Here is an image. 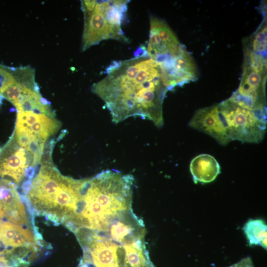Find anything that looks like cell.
Listing matches in <instances>:
<instances>
[{"label": "cell", "instance_id": "6da1fadb", "mask_svg": "<svg viewBox=\"0 0 267 267\" xmlns=\"http://www.w3.org/2000/svg\"><path fill=\"white\" fill-rule=\"evenodd\" d=\"M105 71L91 90L104 101L114 123L139 117L158 127L163 126V103L168 89L159 63L146 49L135 57L113 62Z\"/></svg>", "mask_w": 267, "mask_h": 267}, {"label": "cell", "instance_id": "7a4b0ae2", "mask_svg": "<svg viewBox=\"0 0 267 267\" xmlns=\"http://www.w3.org/2000/svg\"><path fill=\"white\" fill-rule=\"evenodd\" d=\"M133 184L132 176L112 170L79 180V197L71 221L73 228L101 231L114 219L132 210Z\"/></svg>", "mask_w": 267, "mask_h": 267}, {"label": "cell", "instance_id": "3957f363", "mask_svg": "<svg viewBox=\"0 0 267 267\" xmlns=\"http://www.w3.org/2000/svg\"><path fill=\"white\" fill-rule=\"evenodd\" d=\"M127 0H83L84 28L82 50L109 39L126 41L122 23Z\"/></svg>", "mask_w": 267, "mask_h": 267}, {"label": "cell", "instance_id": "277c9868", "mask_svg": "<svg viewBox=\"0 0 267 267\" xmlns=\"http://www.w3.org/2000/svg\"><path fill=\"white\" fill-rule=\"evenodd\" d=\"M218 106L231 141L258 143L263 140L267 129L266 112L244 107L229 98Z\"/></svg>", "mask_w": 267, "mask_h": 267}, {"label": "cell", "instance_id": "5b68a950", "mask_svg": "<svg viewBox=\"0 0 267 267\" xmlns=\"http://www.w3.org/2000/svg\"><path fill=\"white\" fill-rule=\"evenodd\" d=\"M74 233L84 250V263L94 267H124L122 243L88 228L78 229Z\"/></svg>", "mask_w": 267, "mask_h": 267}, {"label": "cell", "instance_id": "8992f818", "mask_svg": "<svg viewBox=\"0 0 267 267\" xmlns=\"http://www.w3.org/2000/svg\"><path fill=\"white\" fill-rule=\"evenodd\" d=\"M155 61L160 65L162 81L168 89L198 77L192 57L180 44Z\"/></svg>", "mask_w": 267, "mask_h": 267}, {"label": "cell", "instance_id": "52a82bcc", "mask_svg": "<svg viewBox=\"0 0 267 267\" xmlns=\"http://www.w3.org/2000/svg\"><path fill=\"white\" fill-rule=\"evenodd\" d=\"M31 152L18 146L12 136L10 140L0 148V177L10 178L17 184L25 176V170L32 164Z\"/></svg>", "mask_w": 267, "mask_h": 267}, {"label": "cell", "instance_id": "ba28073f", "mask_svg": "<svg viewBox=\"0 0 267 267\" xmlns=\"http://www.w3.org/2000/svg\"><path fill=\"white\" fill-rule=\"evenodd\" d=\"M189 126L210 135L221 145H227L231 141L218 104L197 110L190 120Z\"/></svg>", "mask_w": 267, "mask_h": 267}, {"label": "cell", "instance_id": "9c48e42d", "mask_svg": "<svg viewBox=\"0 0 267 267\" xmlns=\"http://www.w3.org/2000/svg\"><path fill=\"white\" fill-rule=\"evenodd\" d=\"M179 44L177 37L165 21L150 17L149 39L146 50L151 58L156 60Z\"/></svg>", "mask_w": 267, "mask_h": 267}, {"label": "cell", "instance_id": "30bf717a", "mask_svg": "<svg viewBox=\"0 0 267 267\" xmlns=\"http://www.w3.org/2000/svg\"><path fill=\"white\" fill-rule=\"evenodd\" d=\"M17 188L11 180L0 179V204L2 207L3 216L12 223L28 225L25 209Z\"/></svg>", "mask_w": 267, "mask_h": 267}, {"label": "cell", "instance_id": "8fae6325", "mask_svg": "<svg viewBox=\"0 0 267 267\" xmlns=\"http://www.w3.org/2000/svg\"><path fill=\"white\" fill-rule=\"evenodd\" d=\"M0 242L11 248L40 249L33 233L21 225L0 220Z\"/></svg>", "mask_w": 267, "mask_h": 267}, {"label": "cell", "instance_id": "7c38bea8", "mask_svg": "<svg viewBox=\"0 0 267 267\" xmlns=\"http://www.w3.org/2000/svg\"><path fill=\"white\" fill-rule=\"evenodd\" d=\"M189 168L195 183L212 182L221 173V167L217 160L208 154H200L194 157L190 162Z\"/></svg>", "mask_w": 267, "mask_h": 267}, {"label": "cell", "instance_id": "4fadbf2b", "mask_svg": "<svg viewBox=\"0 0 267 267\" xmlns=\"http://www.w3.org/2000/svg\"><path fill=\"white\" fill-rule=\"evenodd\" d=\"M122 244L125 252L124 267H155L150 260L144 238Z\"/></svg>", "mask_w": 267, "mask_h": 267}, {"label": "cell", "instance_id": "5bb4252c", "mask_svg": "<svg viewBox=\"0 0 267 267\" xmlns=\"http://www.w3.org/2000/svg\"><path fill=\"white\" fill-rule=\"evenodd\" d=\"M243 229L250 245H258L267 249V225L264 221L250 219Z\"/></svg>", "mask_w": 267, "mask_h": 267}, {"label": "cell", "instance_id": "9a60e30c", "mask_svg": "<svg viewBox=\"0 0 267 267\" xmlns=\"http://www.w3.org/2000/svg\"><path fill=\"white\" fill-rule=\"evenodd\" d=\"M60 126L61 123L54 118L44 115L39 121L26 128L35 136L45 141L48 137L58 131Z\"/></svg>", "mask_w": 267, "mask_h": 267}, {"label": "cell", "instance_id": "2e32d148", "mask_svg": "<svg viewBox=\"0 0 267 267\" xmlns=\"http://www.w3.org/2000/svg\"><path fill=\"white\" fill-rule=\"evenodd\" d=\"M30 263L18 248L5 247L0 242V267H29Z\"/></svg>", "mask_w": 267, "mask_h": 267}, {"label": "cell", "instance_id": "e0dca14e", "mask_svg": "<svg viewBox=\"0 0 267 267\" xmlns=\"http://www.w3.org/2000/svg\"><path fill=\"white\" fill-rule=\"evenodd\" d=\"M244 46L255 52L265 54L267 51L266 22L253 34L250 38L249 44L245 43Z\"/></svg>", "mask_w": 267, "mask_h": 267}, {"label": "cell", "instance_id": "ac0fdd59", "mask_svg": "<svg viewBox=\"0 0 267 267\" xmlns=\"http://www.w3.org/2000/svg\"><path fill=\"white\" fill-rule=\"evenodd\" d=\"M23 86L15 79L14 82L0 91L4 98L15 106L18 103L22 94Z\"/></svg>", "mask_w": 267, "mask_h": 267}, {"label": "cell", "instance_id": "d6986e66", "mask_svg": "<svg viewBox=\"0 0 267 267\" xmlns=\"http://www.w3.org/2000/svg\"><path fill=\"white\" fill-rule=\"evenodd\" d=\"M227 267H254L252 260L250 257L242 259L238 262Z\"/></svg>", "mask_w": 267, "mask_h": 267}, {"label": "cell", "instance_id": "ffe728a7", "mask_svg": "<svg viewBox=\"0 0 267 267\" xmlns=\"http://www.w3.org/2000/svg\"><path fill=\"white\" fill-rule=\"evenodd\" d=\"M78 267H89L86 264L84 263L82 261H81L80 263L79 264Z\"/></svg>", "mask_w": 267, "mask_h": 267}, {"label": "cell", "instance_id": "44dd1931", "mask_svg": "<svg viewBox=\"0 0 267 267\" xmlns=\"http://www.w3.org/2000/svg\"><path fill=\"white\" fill-rule=\"evenodd\" d=\"M4 98L3 97V96H2V95L1 94L0 92V106H1V105L2 104V99H3Z\"/></svg>", "mask_w": 267, "mask_h": 267}]
</instances>
